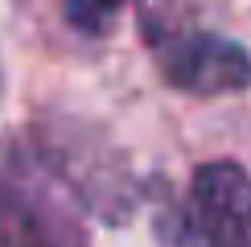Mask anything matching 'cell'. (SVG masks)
Listing matches in <instances>:
<instances>
[{"instance_id":"6da1fadb","label":"cell","mask_w":251,"mask_h":247,"mask_svg":"<svg viewBox=\"0 0 251 247\" xmlns=\"http://www.w3.org/2000/svg\"><path fill=\"white\" fill-rule=\"evenodd\" d=\"M140 33L156 70L173 91H185L194 99H218L251 91V54L239 41L214 33V29L181 25L173 17L140 8Z\"/></svg>"},{"instance_id":"5b68a950","label":"cell","mask_w":251,"mask_h":247,"mask_svg":"<svg viewBox=\"0 0 251 247\" xmlns=\"http://www.w3.org/2000/svg\"><path fill=\"white\" fill-rule=\"evenodd\" d=\"M132 0H58V13L82 37H107Z\"/></svg>"},{"instance_id":"7a4b0ae2","label":"cell","mask_w":251,"mask_h":247,"mask_svg":"<svg viewBox=\"0 0 251 247\" xmlns=\"http://www.w3.org/2000/svg\"><path fill=\"white\" fill-rule=\"evenodd\" d=\"M181 247H251V173L239 161H202L177 214Z\"/></svg>"},{"instance_id":"3957f363","label":"cell","mask_w":251,"mask_h":247,"mask_svg":"<svg viewBox=\"0 0 251 247\" xmlns=\"http://www.w3.org/2000/svg\"><path fill=\"white\" fill-rule=\"evenodd\" d=\"M41 148H46L50 169L95 214H103L107 222H124L132 214V202H136L132 177L124 173V161L103 140H87L82 128H78V136H66L58 128V132H50V140H41Z\"/></svg>"},{"instance_id":"277c9868","label":"cell","mask_w":251,"mask_h":247,"mask_svg":"<svg viewBox=\"0 0 251 247\" xmlns=\"http://www.w3.org/2000/svg\"><path fill=\"white\" fill-rule=\"evenodd\" d=\"M0 247H87L75 214L33 181H0Z\"/></svg>"}]
</instances>
